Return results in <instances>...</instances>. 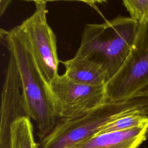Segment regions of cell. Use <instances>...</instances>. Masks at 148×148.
Returning <instances> with one entry per match:
<instances>
[{
	"instance_id": "obj_16",
	"label": "cell",
	"mask_w": 148,
	"mask_h": 148,
	"mask_svg": "<svg viewBox=\"0 0 148 148\" xmlns=\"http://www.w3.org/2000/svg\"><path fill=\"white\" fill-rule=\"evenodd\" d=\"M147 138H148V127H147Z\"/></svg>"
},
{
	"instance_id": "obj_12",
	"label": "cell",
	"mask_w": 148,
	"mask_h": 148,
	"mask_svg": "<svg viewBox=\"0 0 148 148\" xmlns=\"http://www.w3.org/2000/svg\"><path fill=\"white\" fill-rule=\"evenodd\" d=\"M130 17L139 23L148 21V0H121Z\"/></svg>"
},
{
	"instance_id": "obj_4",
	"label": "cell",
	"mask_w": 148,
	"mask_h": 148,
	"mask_svg": "<svg viewBox=\"0 0 148 148\" xmlns=\"http://www.w3.org/2000/svg\"><path fill=\"white\" fill-rule=\"evenodd\" d=\"M146 22L139 23L135 42L127 57L116 73L106 83V102L132 98L148 87V28Z\"/></svg>"
},
{
	"instance_id": "obj_9",
	"label": "cell",
	"mask_w": 148,
	"mask_h": 148,
	"mask_svg": "<svg viewBox=\"0 0 148 148\" xmlns=\"http://www.w3.org/2000/svg\"><path fill=\"white\" fill-rule=\"evenodd\" d=\"M61 62L65 68L64 74L75 82L91 86H102L108 81L106 69L95 60L75 56L72 59Z\"/></svg>"
},
{
	"instance_id": "obj_17",
	"label": "cell",
	"mask_w": 148,
	"mask_h": 148,
	"mask_svg": "<svg viewBox=\"0 0 148 148\" xmlns=\"http://www.w3.org/2000/svg\"><path fill=\"white\" fill-rule=\"evenodd\" d=\"M146 23H147V28H148V21Z\"/></svg>"
},
{
	"instance_id": "obj_7",
	"label": "cell",
	"mask_w": 148,
	"mask_h": 148,
	"mask_svg": "<svg viewBox=\"0 0 148 148\" xmlns=\"http://www.w3.org/2000/svg\"><path fill=\"white\" fill-rule=\"evenodd\" d=\"M24 116L26 115L23 106L20 73L13 57L9 54L1 92L0 148H11V125L17 119Z\"/></svg>"
},
{
	"instance_id": "obj_13",
	"label": "cell",
	"mask_w": 148,
	"mask_h": 148,
	"mask_svg": "<svg viewBox=\"0 0 148 148\" xmlns=\"http://www.w3.org/2000/svg\"><path fill=\"white\" fill-rule=\"evenodd\" d=\"M26 1H34L35 3L36 2H42V3H47L48 2H53V1H78L83 2L86 3L91 6H95L97 3H102L105 2L106 0H22Z\"/></svg>"
},
{
	"instance_id": "obj_10",
	"label": "cell",
	"mask_w": 148,
	"mask_h": 148,
	"mask_svg": "<svg viewBox=\"0 0 148 148\" xmlns=\"http://www.w3.org/2000/svg\"><path fill=\"white\" fill-rule=\"evenodd\" d=\"M10 145L11 148H39L31 119L27 116L19 117L11 125Z\"/></svg>"
},
{
	"instance_id": "obj_11",
	"label": "cell",
	"mask_w": 148,
	"mask_h": 148,
	"mask_svg": "<svg viewBox=\"0 0 148 148\" xmlns=\"http://www.w3.org/2000/svg\"><path fill=\"white\" fill-rule=\"evenodd\" d=\"M146 123H148L147 116L142 112H135L121 116L109 122L98 134L129 129L144 124Z\"/></svg>"
},
{
	"instance_id": "obj_5",
	"label": "cell",
	"mask_w": 148,
	"mask_h": 148,
	"mask_svg": "<svg viewBox=\"0 0 148 148\" xmlns=\"http://www.w3.org/2000/svg\"><path fill=\"white\" fill-rule=\"evenodd\" d=\"M49 87L59 120L80 117L106 102L105 84L91 86L58 74Z\"/></svg>"
},
{
	"instance_id": "obj_15",
	"label": "cell",
	"mask_w": 148,
	"mask_h": 148,
	"mask_svg": "<svg viewBox=\"0 0 148 148\" xmlns=\"http://www.w3.org/2000/svg\"><path fill=\"white\" fill-rule=\"evenodd\" d=\"M138 95H145V96H148V87L144 89L143 91H142Z\"/></svg>"
},
{
	"instance_id": "obj_6",
	"label": "cell",
	"mask_w": 148,
	"mask_h": 148,
	"mask_svg": "<svg viewBox=\"0 0 148 148\" xmlns=\"http://www.w3.org/2000/svg\"><path fill=\"white\" fill-rule=\"evenodd\" d=\"M33 14L19 26L27 35L39 71L49 85L58 75L56 38L47 21L46 3L36 2Z\"/></svg>"
},
{
	"instance_id": "obj_1",
	"label": "cell",
	"mask_w": 148,
	"mask_h": 148,
	"mask_svg": "<svg viewBox=\"0 0 148 148\" xmlns=\"http://www.w3.org/2000/svg\"><path fill=\"white\" fill-rule=\"evenodd\" d=\"M1 38L15 60L21 79L24 112L34 121L40 140L59 120L49 85L42 76L29 41L19 25L9 31L1 29Z\"/></svg>"
},
{
	"instance_id": "obj_8",
	"label": "cell",
	"mask_w": 148,
	"mask_h": 148,
	"mask_svg": "<svg viewBox=\"0 0 148 148\" xmlns=\"http://www.w3.org/2000/svg\"><path fill=\"white\" fill-rule=\"evenodd\" d=\"M148 123L123 130L97 134L71 148H138L147 139Z\"/></svg>"
},
{
	"instance_id": "obj_2",
	"label": "cell",
	"mask_w": 148,
	"mask_h": 148,
	"mask_svg": "<svg viewBox=\"0 0 148 148\" xmlns=\"http://www.w3.org/2000/svg\"><path fill=\"white\" fill-rule=\"evenodd\" d=\"M138 27L139 22L130 16H118L102 23L88 24L75 56L101 64L106 71L108 81L127 57Z\"/></svg>"
},
{
	"instance_id": "obj_14",
	"label": "cell",
	"mask_w": 148,
	"mask_h": 148,
	"mask_svg": "<svg viewBox=\"0 0 148 148\" xmlns=\"http://www.w3.org/2000/svg\"><path fill=\"white\" fill-rule=\"evenodd\" d=\"M12 0H0V14L2 16L6 10Z\"/></svg>"
},
{
	"instance_id": "obj_3",
	"label": "cell",
	"mask_w": 148,
	"mask_h": 148,
	"mask_svg": "<svg viewBox=\"0 0 148 148\" xmlns=\"http://www.w3.org/2000/svg\"><path fill=\"white\" fill-rule=\"evenodd\" d=\"M135 112L148 116V96L137 95L122 101L105 102L80 117L59 120L39 140V148H71L98 134L109 122Z\"/></svg>"
},
{
	"instance_id": "obj_18",
	"label": "cell",
	"mask_w": 148,
	"mask_h": 148,
	"mask_svg": "<svg viewBox=\"0 0 148 148\" xmlns=\"http://www.w3.org/2000/svg\"><path fill=\"white\" fill-rule=\"evenodd\" d=\"M146 148H148V147H146Z\"/></svg>"
}]
</instances>
